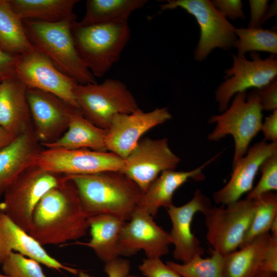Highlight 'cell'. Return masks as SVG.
Segmentation results:
<instances>
[{"label":"cell","instance_id":"cell-2","mask_svg":"<svg viewBox=\"0 0 277 277\" xmlns=\"http://www.w3.org/2000/svg\"><path fill=\"white\" fill-rule=\"evenodd\" d=\"M66 176L75 185L88 217L107 215L127 222L143 194L140 188L121 171Z\"/></svg>","mask_w":277,"mask_h":277},{"label":"cell","instance_id":"cell-43","mask_svg":"<svg viewBox=\"0 0 277 277\" xmlns=\"http://www.w3.org/2000/svg\"><path fill=\"white\" fill-rule=\"evenodd\" d=\"M270 230L271 232V236L277 237V218H276L272 222Z\"/></svg>","mask_w":277,"mask_h":277},{"label":"cell","instance_id":"cell-13","mask_svg":"<svg viewBox=\"0 0 277 277\" xmlns=\"http://www.w3.org/2000/svg\"><path fill=\"white\" fill-rule=\"evenodd\" d=\"M15 75L27 87L52 93L78 109L74 95L78 83L61 72L35 48L17 55Z\"/></svg>","mask_w":277,"mask_h":277},{"label":"cell","instance_id":"cell-44","mask_svg":"<svg viewBox=\"0 0 277 277\" xmlns=\"http://www.w3.org/2000/svg\"><path fill=\"white\" fill-rule=\"evenodd\" d=\"M256 277H277V274L260 272Z\"/></svg>","mask_w":277,"mask_h":277},{"label":"cell","instance_id":"cell-28","mask_svg":"<svg viewBox=\"0 0 277 277\" xmlns=\"http://www.w3.org/2000/svg\"><path fill=\"white\" fill-rule=\"evenodd\" d=\"M0 47L14 55L35 49L27 35L23 21L14 12L8 0H0Z\"/></svg>","mask_w":277,"mask_h":277},{"label":"cell","instance_id":"cell-35","mask_svg":"<svg viewBox=\"0 0 277 277\" xmlns=\"http://www.w3.org/2000/svg\"><path fill=\"white\" fill-rule=\"evenodd\" d=\"M253 91L259 98L263 110L273 111L277 110L276 78L268 85Z\"/></svg>","mask_w":277,"mask_h":277},{"label":"cell","instance_id":"cell-9","mask_svg":"<svg viewBox=\"0 0 277 277\" xmlns=\"http://www.w3.org/2000/svg\"><path fill=\"white\" fill-rule=\"evenodd\" d=\"M161 11L182 8L193 15L198 23L200 38L194 51L197 61L205 60L211 51L220 48L228 50L236 40V28L208 0H168L160 5Z\"/></svg>","mask_w":277,"mask_h":277},{"label":"cell","instance_id":"cell-11","mask_svg":"<svg viewBox=\"0 0 277 277\" xmlns=\"http://www.w3.org/2000/svg\"><path fill=\"white\" fill-rule=\"evenodd\" d=\"M251 57L252 60H249L245 56L232 54V66L225 71L226 80L215 92L220 112L228 108L230 100L236 93L250 88H260L276 78L277 60L274 55L262 59L252 52Z\"/></svg>","mask_w":277,"mask_h":277},{"label":"cell","instance_id":"cell-20","mask_svg":"<svg viewBox=\"0 0 277 277\" xmlns=\"http://www.w3.org/2000/svg\"><path fill=\"white\" fill-rule=\"evenodd\" d=\"M219 155L217 154L202 165L189 171L170 170L162 172L143 193L136 209L153 217L160 208L170 207L173 205V197L176 190L190 179L204 180L205 176L203 170Z\"/></svg>","mask_w":277,"mask_h":277},{"label":"cell","instance_id":"cell-42","mask_svg":"<svg viewBox=\"0 0 277 277\" xmlns=\"http://www.w3.org/2000/svg\"><path fill=\"white\" fill-rule=\"evenodd\" d=\"M16 137L0 125V150L11 143Z\"/></svg>","mask_w":277,"mask_h":277},{"label":"cell","instance_id":"cell-31","mask_svg":"<svg viewBox=\"0 0 277 277\" xmlns=\"http://www.w3.org/2000/svg\"><path fill=\"white\" fill-rule=\"evenodd\" d=\"M211 253L205 259L199 255L187 263L167 261L166 264L181 277H224V255L213 250Z\"/></svg>","mask_w":277,"mask_h":277},{"label":"cell","instance_id":"cell-34","mask_svg":"<svg viewBox=\"0 0 277 277\" xmlns=\"http://www.w3.org/2000/svg\"><path fill=\"white\" fill-rule=\"evenodd\" d=\"M138 269L146 277H181L159 258H146L138 265Z\"/></svg>","mask_w":277,"mask_h":277},{"label":"cell","instance_id":"cell-7","mask_svg":"<svg viewBox=\"0 0 277 277\" xmlns=\"http://www.w3.org/2000/svg\"><path fill=\"white\" fill-rule=\"evenodd\" d=\"M64 175L45 171L34 164L22 172L5 191L0 209L28 233L34 210L42 197L60 185Z\"/></svg>","mask_w":277,"mask_h":277},{"label":"cell","instance_id":"cell-36","mask_svg":"<svg viewBox=\"0 0 277 277\" xmlns=\"http://www.w3.org/2000/svg\"><path fill=\"white\" fill-rule=\"evenodd\" d=\"M211 2L214 7L225 17L232 19H245L241 1L214 0Z\"/></svg>","mask_w":277,"mask_h":277},{"label":"cell","instance_id":"cell-45","mask_svg":"<svg viewBox=\"0 0 277 277\" xmlns=\"http://www.w3.org/2000/svg\"><path fill=\"white\" fill-rule=\"evenodd\" d=\"M78 277H95L83 271H79L78 273Z\"/></svg>","mask_w":277,"mask_h":277},{"label":"cell","instance_id":"cell-21","mask_svg":"<svg viewBox=\"0 0 277 277\" xmlns=\"http://www.w3.org/2000/svg\"><path fill=\"white\" fill-rule=\"evenodd\" d=\"M43 147L32 128L0 150V198L22 172L36 164Z\"/></svg>","mask_w":277,"mask_h":277},{"label":"cell","instance_id":"cell-47","mask_svg":"<svg viewBox=\"0 0 277 277\" xmlns=\"http://www.w3.org/2000/svg\"><path fill=\"white\" fill-rule=\"evenodd\" d=\"M0 277H9L8 276H7L6 275H5L4 274H2L0 273Z\"/></svg>","mask_w":277,"mask_h":277},{"label":"cell","instance_id":"cell-17","mask_svg":"<svg viewBox=\"0 0 277 277\" xmlns=\"http://www.w3.org/2000/svg\"><path fill=\"white\" fill-rule=\"evenodd\" d=\"M170 245L169 233L157 225L152 216L136 209L122 231L120 246L124 256L142 250L147 258H161L168 253Z\"/></svg>","mask_w":277,"mask_h":277},{"label":"cell","instance_id":"cell-1","mask_svg":"<svg viewBox=\"0 0 277 277\" xmlns=\"http://www.w3.org/2000/svg\"><path fill=\"white\" fill-rule=\"evenodd\" d=\"M88 217L82 207L74 183L64 175L36 206L29 234L43 246L60 245L84 236Z\"/></svg>","mask_w":277,"mask_h":277},{"label":"cell","instance_id":"cell-33","mask_svg":"<svg viewBox=\"0 0 277 277\" xmlns=\"http://www.w3.org/2000/svg\"><path fill=\"white\" fill-rule=\"evenodd\" d=\"M259 171L261 178L254 187L248 193L246 198L254 200L262 194L277 190V153L267 157Z\"/></svg>","mask_w":277,"mask_h":277},{"label":"cell","instance_id":"cell-12","mask_svg":"<svg viewBox=\"0 0 277 277\" xmlns=\"http://www.w3.org/2000/svg\"><path fill=\"white\" fill-rule=\"evenodd\" d=\"M121 170L142 191L163 172L175 170L181 159L170 149L167 138L140 140L125 159Z\"/></svg>","mask_w":277,"mask_h":277},{"label":"cell","instance_id":"cell-38","mask_svg":"<svg viewBox=\"0 0 277 277\" xmlns=\"http://www.w3.org/2000/svg\"><path fill=\"white\" fill-rule=\"evenodd\" d=\"M130 269L129 261L120 257L105 263L104 268L108 277H128Z\"/></svg>","mask_w":277,"mask_h":277},{"label":"cell","instance_id":"cell-30","mask_svg":"<svg viewBox=\"0 0 277 277\" xmlns=\"http://www.w3.org/2000/svg\"><path fill=\"white\" fill-rule=\"evenodd\" d=\"M255 199L257 200V206L240 247L249 243L256 237L269 232L272 222L277 218L276 193L268 192Z\"/></svg>","mask_w":277,"mask_h":277},{"label":"cell","instance_id":"cell-8","mask_svg":"<svg viewBox=\"0 0 277 277\" xmlns=\"http://www.w3.org/2000/svg\"><path fill=\"white\" fill-rule=\"evenodd\" d=\"M256 206V199L245 198L208 210L204 214L206 239L212 250L224 255L240 247Z\"/></svg>","mask_w":277,"mask_h":277},{"label":"cell","instance_id":"cell-4","mask_svg":"<svg viewBox=\"0 0 277 277\" xmlns=\"http://www.w3.org/2000/svg\"><path fill=\"white\" fill-rule=\"evenodd\" d=\"M72 33L80 57L95 77H103L119 60L131 36L128 22L80 26L76 21Z\"/></svg>","mask_w":277,"mask_h":277},{"label":"cell","instance_id":"cell-15","mask_svg":"<svg viewBox=\"0 0 277 277\" xmlns=\"http://www.w3.org/2000/svg\"><path fill=\"white\" fill-rule=\"evenodd\" d=\"M172 117L165 107L148 112L138 108L131 113L115 115L106 130L107 151L125 159L144 133Z\"/></svg>","mask_w":277,"mask_h":277},{"label":"cell","instance_id":"cell-23","mask_svg":"<svg viewBox=\"0 0 277 277\" xmlns=\"http://www.w3.org/2000/svg\"><path fill=\"white\" fill-rule=\"evenodd\" d=\"M91 238L86 243H76L92 249L105 263L122 255L120 239L125 221L116 217L99 215L88 217Z\"/></svg>","mask_w":277,"mask_h":277},{"label":"cell","instance_id":"cell-46","mask_svg":"<svg viewBox=\"0 0 277 277\" xmlns=\"http://www.w3.org/2000/svg\"><path fill=\"white\" fill-rule=\"evenodd\" d=\"M128 277H140V276H137V275H136L130 274L128 275Z\"/></svg>","mask_w":277,"mask_h":277},{"label":"cell","instance_id":"cell-29","mask_svg":"<svg viewBox=\"0 0 277 277\" xmlns=\"http://www.w3.org/2000/svg\"><path fill=\"white\" fill-rule=\"evenodd\" d=\"M236 40L233 47L237 49L238 55L244 56L249 51H265L272 54L277 53L276 32L261 27L235 29Z\"/></svg>","mask_w":277,"mask_h":277},{"label":"cell","instance_id":"cell-39","mask_svg":"<svg viewBox=\"0 0 277 277\" xmlns=\"http://www.w3.org/2000/svg\"><path fill=\"white\" fill-rule=\"evenodd\" d=\"M261 272L277 274V237L271 235Z\"/></svg>","mask_w":277,"mask_h":277},{"label":"cell","instance_id":"cell-6","mask_svg":"<svg viewBox=\"0 0 277 277\" xmlns=\"http://www.w3.org/2000/svg\"><path fill=\"white\" fill-rule=\"evenodd\" d=\"M74 95L81 114L105 130L115 115L131 113L139 108L126 85L117 79L107 78L101 83L78 84Z\"/></svg>","mask_w":277,"mask_h":277},{"label":"cell","instance_id":"cell-5","mask_svg":"<svg viewBox=\"0 0 277 277\" xmlns=\"http://www.w3.org/2000/svg\"><path fill=\"white\" fill-rule=\"evenodd\" d=\"M263 109L257 94L253 91L236 93L229 108L221 114L212 116L209 123L216 124L208 136L211 141H218L228 135L234 140L233 166L246 153L250 142L261 131Z\"/></svg>","mask_w":277,"mask_h":277},{"label":"cell","instance_id":"cell-37","mask_svg":"<svg viewBox=\"0 0 277 277\" xmlns=\"http://www.w3.org/2000/svg\"><path fill=\"white\" fill-rule=\"evenodd\" d=\"M268 1L251 0L249 1L250 9V18L248 27H261L265 22L268 10Z\"/></svg>","mask_w":277,"mask_h":277},{"label":"cell","instance_id":"cell-26","mask_svg":"<svg viewBox=\"0 0 277 277\" xmlns=\"http://www.w3.org/2000/svg\"><path fill=\"white\" fill-rule=\"evenodd\" d=\"M147 0H87L80 26L128 22L131 14L143 8Z\"/></svg>","mask_w":277,"mask_h":277},{"label":"cell","instance_id":"cell-24","mask_svg":"<svg viewBox=\"0 0 277 277\" xmlns=\"http://www.w3.org/2000/svg\"><path fill=\"white\" fill-rule=\"evenodd\" d=\"M106 130L86 119L77 110L72 116L67 129L56 141L43 146L45 148L88 149L108 151L106 146Z\"/></svg>","mask_w":277,"mask_h":277},{"label":"cell","instance_id":"cell-18","mask_svg":"<svg viewBox=\"0 0 277 277\" xmlns=\"http://www.w3.org/2000/svg\"><path fill=\"white\" fill-rule=\"evenodd\" d=\"M277 153V142L262 140L249 147L245 155L233 166L227 183L214 192L212 198L216 204L227 205L240 200L253 188V182L260 166L268 156Z\"/></svg>","mask_w":277,"mask_h":277},{"label":"cell","instance_id":"cell-32","mask_svg":"<svg viewBox=\"0 0 277 277\" xmlns=\"http://www.w3.org/2000/svg\"><path fill=\"white\" fill-rule=\"evenodd\" d=\"M37 261L19 253L12 252L4 263V274L9 277H47Z\"/></svg>","mask_w":277,"mask_h":277},{"label":"cell","instance_id":"cell-40","mask_svg":"<svg viewBox=\"0 0 277 277\" xmlns=\"http://www.w3.org/2000/svg\"><path fill=\"white\" fill-rule=\"evenodd\" d=\"M17 55L5 52L0 47V82L15 75Z\"/></svg>","mask_w":277,"mask_h":277},{"label":"cell","instance_id":"cell-10","mask_svg":"<svg viewBox=\"0 0 277 277\" xmlns=\"http://www.w3.org/2000/svg\"><path fill=\"white\" fill-rule=\"evenodd\" d=\"M124 163L123 158L109 151L45 148L40 152L36 165L46 171L73 175L121 171Z\"/></svg>","mask_w":277,"mask_h":277},{"label":"cell","instance_id":"cell-27","mask_svg":"<svg viewBox=\"0 0 277 277\" xmlns=\"http://www.w3.org/2000/svg\"><path fill=\"white\" fill-rule=\"evenodd\" d=\"M14 12L22 20L56 23L74 14L78 0H8Z\"/></svg>","mask_w":277,"mask_h":277},{"label":"cell","instance_id":"cell-14","mask_svg":"<svg viewBox=\"0 0 277 277\" xmlns=\"http://www.w3.org/2000/svg\"><path fill=\"white\" fill-rule=\"evenodd\" d=\"M26 96L34 131L42 146L60 138L79 110L57 96L36 88L27 87Z\"/></svg>","mask_w":277,"mask_h":277},{"label":"cell","instance_id":"cell-19","mask_svg":"<svg viewBox=\"0 0 277 277\" xmlns=\"http://www.w3.org/2000/svg\"><path fill=\"white\" fill-rule=\"evenodd\" d=\"M12 252L19 253L58 271L64 270L74 274L79 272L51 256L42 245L0 209V264Z\"/></svg>","mask_w":277,"mask_h":277},{"label":"cell","instance_id":"cell-22","mask_svg":"<svg viewBox=\"0 0 277 277\" xmlns=\"http://www.w3.org/2000/svg\"><path fill=\"white\" fill-rule=\"evenodd\" d=\"M27 88L16 75L0 82V125L16 136L33 128Z\"/></svg>","mask_w":277,"mask_h":277},{"label":"cell","instance_id":"cell-41","mask_svg":"<svg viewBox=\"0 0 277 277\" xmlns=\"http://www.w3.org/2000/svg\"><path fill=\"white\" fill-rule=\"evenodd\" d=\"M261 131L266 141L277 142V110L266 116L262 122Z\"/></svg>","mask_w":277,"mask_h":277},{"label":"cell","instance_id":"cell-3","mask_svg":"<svg viewBox=\"0 0 277 277\" xmlns=\"http://www.w3.org/2000/svg\"><path fill=\"white\" fill-rule=\"evenodd\" d=\"M74 14L56 23L23 20L27 35L32 45L46 56L61 72L80 84L97 83L75 48L72 27Z\"/></svg>","mask_w":277,"mask_h":277},{"label":"cell","instance_id":"cell-25","mask_svg":"<svg viewBox=\"0 0 277 277\" xmlns=\"http://www.w3.org/2000/svg\"><path fill=\"white\" fill-rule=\"evenodd\" d=\"M271 235L262 234L249 243L224 255V277H256L261 272Z\"/></svg>","mask_w":277,"mask_h":277},{"label":"cell","instance_id":"cell-16","mask_svg":"<svg viewBox=\"0 0 277 277\" xmlns=\"http://www.w3.org/2000/svg\"><path fill=\"white\" fill-rule=\"evenodd\" d=\"M212 206L210 199L197 189L187 203L180 206L173 205L167 208L172 224L169 235L174 246L173 255L175 260L185 263L196 256L203 255L204 249L192 232L191 225L196 213L204 214Z\"/></svg>","mask_w":277,"mask_h":277}]
</instances>
